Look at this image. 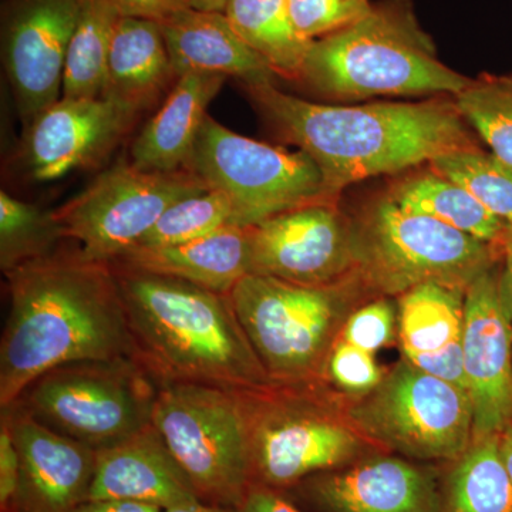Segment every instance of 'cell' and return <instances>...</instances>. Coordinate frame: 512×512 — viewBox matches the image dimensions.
<instances>
[{"label":"cell","mask_w":512,"mask_h":512,"mask_svg":"<svg viewBox=\"0 0 512 512\" xmlns=\"http://www.w3.org/2000/svg\"><path fill=\"white\" fill-rule=\"evenodd\" d=\"M10 309L0 340V407L37 377L80 360L134 359L113 264L60 251L6 272Z\"/></svg>","instance_id":"cell-1"},{"label":"cell","mask_w":512,"mask_h":512,"mask_svg":"<svg viewBox=\"0 0 512 512\" xmlns=\"http://www.w3.org/2000/svg\"><path fill=\"white\" fill-rule=\"evenodd\" d=\"M245 87L276 131L318 165L332 197L366 178L473 146L454 101L336 106L299 99L274 82Z\"/></svg>","instance_id":"cell-2"},{"label":"cell","mask_w":512,"mask_h":512,"mask_svg":"<svg viewBox=\"0 0 512 512\" xmlns=\"http://www.w3.org/2000/svg\"><path fill=\"white\" fill-rule=\"evenodd\" d=\"M113 266L134 360L158 387L195 383L259 390L275 384L228 295L171 276Z\"/></svg>","instance_id":"cell-3"},{"label":"cell","mask_w":512,"mask_h":512,"mask_svg":"<svg viewBox=\"0 0 512 512\" xmlns=\"http://www.w3.org/2000/svg\"><path fill=\"white\" fill-rule=\"evenodd\" d=\"M299 80L340 101L456 96L471 83L437 59L407 0H384L355 25L313 40Z\"/></svg>","instance_id":"cell-4"},{"label":"cell","mask_w":512,"mask_h":512,"mask_svg":"<svg viewBox=\"0 0 512 512\" xmlns=\"http://www.w3.org/2000/svg\"><path fill=\"white\" fill-rule=\"evenodd\" d=\"M241 393L254 484L285 493L306 478L383 453L350 423L346 394L328 383H275Z\"/></svg>","instance_id":"cell-5"},{"label":"cell","mask_w":512,"mask_h":512,"mask_svg":"<svg viewBox=\"0 0 512 512\" xmlns=\"http://www.w3.org/2000/svg\"><path fill=\"white\" fill-rule=\"evenodd\" d=\"M239 323L272 382H323L330 352L367 292L359 278L329 286L251 274L229 293Z\"/></svg>","instance_id":"cell-6"},{"label":"cell","mask_w":512,"mask_h":512,"mask_svg":"<svg viewBox=\"0 0 512 512\" xmlns=\"http://www.w3.org/2000/svg\"><path fill=\"white\" fill-rule=\"evenodd\" d=\"M352 227L355 275L369 296H400L427 282L467 289L503 256V245L406 210L390 195Z\"/></svg>","instance_id":"cell-7"},{"label":"cell","mask_w":512,"mask_h":512,"mask_svg":"<svg viewBox=\"0 0 512 512\" xmlns=\"http://www.w3.org/2000/svg\"><path fill=\"white\" fill-rule=\"evenodd\" d=\"M241 392L195 383L158 387L154 427L205 503L241 508L254 485Z\"/></svg>","instance_id":"cell-8"},{"label":"cell","mask_w":512,"mask_h":512,"mask_svg":"<svg viewBox=\"0 0 512 512\" xmlns=\"http://www.w3.org/2000/svg\"><path fill=\"white\" fill-rule=\"evenodd\" d=\"M157 393V383L130 357L80 360L37 377L13 404L100 450L150 426Z\"/></svg>","instance_id":"cell-9"},{"label":"cell","mask_w":512,"mask_h":512,"mask_svg":"<svg viewBox=\"0 0 512 512\" xmlns=\"http://www.w3.org/2000/svg\"><path fill=\"white\" fill-rule=\"evenodd\" d=\"M345 410L370 443L413 461L450 463L474 439L470 396L404 357L375 389L346 396Z\"/></svg>","instance_id":"cell-10"},{"label":"cell","mask_w":512,"mask_h":512,"mask_svg":"<svg viewBox=\"0 0 512 512\" xmlns=\"http://www.w3.org/2000/svg\"><path fill=\"white\" fill-rule=\"evenodd\" d=\"M187 170L228 195L238 227H255L286 211L333 201L318 165L308 154L241 136L210 114Z\"/></svg>","instance_id":"cell-11"},{"label":"cell","mask_w":512,"mask_h":512,"mask_svg":"<svg viewBox=\"0 0 512 512\" xmlns=\"http://www.w3.org/2000/svg\"><path fill=\"white\" fill-rule=\"evenodd\" d=\"M208 188L187 168L161 173L119 163L56 208L53 217L86 258L114 264L140 244L171 205Z\"/></svg>","instance_id":"cell-12"},{"label":"cell","mask_w":512,"mask_h":512,"mask_svg":"<svg viewBox=\"0 0 512 512\" xmlns=\"http://www.w3.org/2000/svg\"><path fill=\"white\" fill-rule=\"evenodd\" d=\"M355 271L352 222L333 201L286 211L251 227V274L329 286Z\"/></svg>","instance_id":"cell-13"},{"label":"cell","mask_w":512,"mask_h":512,"mask_svg":"<svg viewBox=\"0 0 512 512\" xmlns=\"http://www.w3.org/2000/svg\"><path fill=\"white\" fill-rule=\"evenodd\" d=\"M82 0H5L2 57L25 126L62 99L67 50Z\"/></svg>","instance_id":"cell-14"},{"label":"cell","mask_w":512,"mask_h":512,"mask_svg":"<svg viewBox=\"0 0 512 512\" xmlns=\"http://www.w3.org/2000/svg\"><path fill=\"white\" fill-rule=\"evenodd\" d=\"M501 268L494 265L478 276L464 302L461 340L474 439L512 427V325Z\"/></svg>","instance_id":"cell-15"},{"label":"cell","mask_w":512,"mask_h":512,"mask_svg":"<svg viewBox=\"0 0 512 512\" xmlns=\"http://www.w3.org/2000/svg\"><path fill=\"white\" fill-rule=\"evenodd\" d=\"M285 493L315 512H439L440 473L383 451Z\"/></svg>","instance_id":"cell-16"},{"label":"cell","mask_w":512,"mask_h":512,"mask_svg":"<svg viewBox=\"0 0 512 512\" xmlns=\"http://www.w3.org/2000/svg\"><path fill=\"white\" fill-rule=\"evenodd\" d=\"M20 457L16 504L23 512H72L89 500L96 450L50 429L25 409L2 410Z\"/></svg>","instance_id":"cell-17"},{"label":"cell","mask_w":512,"mask_h":512,"mask_svg":"<svg viewBox=\"0 0 512 512\" xmlns=\"http://www.w3.org/2000/svg\"><path fill=\"white\" fill-rule=\"evenodd\" d=\"M136 116L113 101L62 97L29 124L26 161L40 183L99 164Z\"/></svg>","instance_id":"cell-18"},{"label":"cell","mask_w":512,"mask_h":512,"mask_svg":"<svg viewBox=\"0 0 512 512\" xmlns=\"http://www.w3.org/2000/svg\"><path fill=\"white\" fill-rule=\"evenodd\" d=\"M89 500H126L167 510L200 500L151 423L134 436L96 450Z\"/></svg>","instance_id":"cell-19"},{"label":"cell","mask_w":512,"mask_h":512,"mask_svg":"<svg viewBox=\"0 0 512 512\" xmlns=\"http://www.w3.org/2000/svg\"><path fill=\"white\" fill-rule=\"evenodd\" d=\"M160 26L175 79L212 73L237 77L245 86L274 82L276 74L238 36L224 12L188 9Z\"/></svg>","instance_id":"cell-20"},{"label":"cell","mask_w":512,"mask_h":512,"mask_svg":"<svg viewBox=\"0 0 512 512\" xmlns=\"http://www.w3.org/2000/svg\"><path fill=\"white\" fill-rule=\"evenodd\" d=\"M114 264L229 295L251 275V227L229 225L184 244L134 248Z\"/></svg>","instance_id":"cell-21"},{"label":"cell","mask_w":512,"mask_h":512,"mask_svg":"<svg viewBox=\"0 0 512 512\" xmlns=\"http://www.w3.org/2000/svg\"><path fill=\"white\" fill-rule=\"evenodd\" d=\"M227 77L188 73L178 77L156 116L131 148V163L141 170L173 173L187 168L212 100Z\"/></svg>","instance_id":"cell-22"},{"label":"cell","mask_w":512,"mask_h":512,"mask_svg":"<svg viewBox=\"0 0 512 512\" xmlns=\"http://www.w3.org/2000/svg\"><path fill=\"white\" fill-rule=\"evenodd\" d=\"M173 77L160 23L134 18L117 20L101 97L137 116L157 99Z\"/></svg>","instance_id":"cell-23"},{"label":"cell","mask_w":512,"mask_h":512,"mask_svg":"<svg viewBox=\"0 0 512 512\" xmlns=\"http://www.w3.org/2000/svg\"><path fill=\"white\" fill-rule=\"evenodd\" d=\"M440 473L439 512H512V481L500 454V434L476 437Z\"/></svg>","instance_id":"cell-24"},{"label":"cell","mask_w":512,"mask_h":512,"mask_svg":"<svg viewBox=\"0 0 512 512\" xmlns=\"http://www.w3.org/2000/svg\"><path fill=\"white\" fill-rule=\"evenodd\" d=\"M389 195L406 210L427 215L488 244L503 245L511 228L470 192L433 170L407 178Z\"/></svg>","instance_id":"cell-25"},{"label":"cell","mask_w":512,"mask_h":512,"mask_svg":"<svg viewBox=\"0 0 512 512\" xmlns=\"http://www.w3.org/2000/svg\"><path fill=\"white\" fill-rule=\"evenodd\" d=\"M466 291L427 282L399 296L397 338L403 356L440 352L463 338Z\"/></svg>","instance_id":"cell-26"},{"label":"cell","mask_w":512,"mask_h":512,"mask_svg":"<svg viewBox=\"0 0 512 512\" xmlns=\"http://www.w3.org/2000/svg\"><path fill=\"white\" fill-rule=\"evenodd\" d=\"M225 15L276 76L299 80L312 42L293 25L288 0H229Z\"/></svg>","instance_id":"cell-27"},{"label":"cell","mask_w":512,"mask_h":512,"mask_svg":"<svg viewBox=\"0 0 512 512\" xmlns=\"http://www.w3.org/2000/svg\"><path fill=\"white\" fill-rule=\"evenodd\" d=\"M121 16L106 0H82L64 64L62 97L96 99L106 82L114 26Z\"/></svg>","instance_id":"cell-28"},{"label":"cell","mask_w":512,"mask_h":512,"mask_svg":"<svg viewBox=\"0 0 512 512\" xmlns=\"http://www.w3.org/2000/svg\"><path fill=\"white\" fill-rule=\"evenodd\" d=\"M430 168L470 192L512 228V168L503 161L470 146L437 156L430 161Z\"/></svg>","instance_id":"cell-29"},{"label":"cell","mask_w":512,"mask_h":512,"mask_svg":"<svg viewBox=\"0 0 512 512\" xmlns=\"http://www.w3.org/2000/svg\"><path fill=\"white\" fill-rule=\"evenodd\" d=\"M64 238L53 211L0 192V268L3 274L45 258Z\"/></svg>","instance_id":"cell-30"},{"label":"cell","mask_w":512,"mask_h":512,"mask_svg":"<svg viewBox=\"0 0 512 512\" xmlns=\"http://www.w3.org/2000/svg\"><path fill=\"white\" fill-rule=\"evenodd\" d=\"M454 104L491 154L512 168V77L471 80Z\"/></svg>","instance_id":"cell-31"},{"label":"cell","mask_w":512,"mask_h":512,"mask_svg":"<svg viewBox=\"0 0 512 512\" xmlns=\"http://www.w3.org/2000/svg\"><path fill=\"white\" fill-rule=\"evenodd\" d=\"M229 225H237L234 205L225 192L208 188L171 205L136 248L184 244Z\"/></svg>","instance_id":"cell-32"},{"label":"cell","mask_w":512,"mask_h":512,"mask_svg":"<svg viewBox=\"0 0 512 512\" xmlns=\"http://www.w3.org/2000/svg\"><path fill=\"white\" fill-rule=\"evenodd\" d=\"M293 25L303 39L313 42L349 28L369 15L372 0H288Z\"/></svg>","instance_id":"cell-33"},{"label":"cell","mask_w":512,"mask_h":512,"mask_svg":"<svg viewBox=\"0 0 512 512\" xmlns=\"http://www.w3.org/2000/svg\"><path fill=\"white\" fill-rule=\"evenodd\" d=\"M383 376L373 353L339 339L330 352L323 380L338 392L357 397L375 389Z\"/></svg>","instance_id":"cell-34"},{"label":"cell","mask_w":512,"mask_h":512,"mask_svg":"<svg viewBox=\"0 0 512 512\" xmlns=\"http://www.w3.org/2000/svg\"><path fill=\"white\" fill-rule=\"evenodd\" d=\"M397 335V309L386 298L359 306L343 325L339 339L375 353L392 345Z\"/></svg>","instance_id":"cell-35"},{"label":"cell","mask_w":512,"mask_h":512,"mask_svg":"<svg viewBox=\"0 0 512 512\" xmlns=\"http://www.w3.org/2000/svg\"><path fill=\"white\" fill-rule=\"evenodd\" d=\"M463 339V338H461ZM414 366L434 377L453 384L468 394L466 367H464L463 340L451 343L440 352L427 353V355L403 356ZM470 396V394H468Z\"/></svg>","instance_id":"cell-36"},{"label":"cell","mask_w":512,"mask_h":512,"mask_svg":"<svg viewBox=\"0 0 512 512\" xmlns=\"http://www.w3.org/2000/svg\"><path fill=\"white\" fill-rule=\"evenodd\" d=\"M20 485V457L5 420L0 423V508L16 504Z\"/></svg>","instance_id":"cell-37"},{"label":"cell","mask_w":512,"mask_h":512,"mask_svg":"<svg viewBox=\"0 0 512 512\" xmlns=\"http://www.w3.org/2000/svg\"><path fill=\"white\" fill-rule=\"evenodd\" d=\"M121 18L146 19L165 23L185 10L191 9L188 0H106Z\"/></svg>","instance_id":"cell-38"},{"label":"cell","mask_w":512,"mask_h":512,"mask_svg":"<svg viewBox=\"0 0 512 512\" xmlns=\"http://www.w3.org/2000/svg\"><path fill=\"white\" fill-rule=\"evenodd\" d=\"M239 510L241 512H303L282 491L258 484L252 485Z\"/></svg>","instance_id":"cell-39"},{"label":"cell","mask_w":512,"mask_h":512,"mask_svg":"<svg viewBox=\"0 0 512 512\" xmlns=\"http://www.w3.org/2000/svg\"><path fill=\"white\" fill-rule=\"evenodd\" d=\"M154 505L126 500H87L72 512H161Z\"/></svg>","instance_id":"cell-40"},{"label":"cell","mask_w":512,"mask_h":512,"mask_svg":"<svg viewBox=\"0 0 512 512\" xmlns=\"http://www.w3.org/2000/svg\"><path fill=\"white\" fill-rule=\"evenodd\" d=\"M503 268H501V284L508 313H510L512 325V228L508 231L503 244Z\"/></svg>","instance_id":"cell-41"},{"label":"cell","mask_w":512,"mask_h":512,"mask_svg":"<svg viewBox=\"0 0 512 512\" xmlns=\"http://www.w3.org/2000/svg\"><path fill=\"white\" fill-rule=\"evenodd\" d=\"M161 512H241L239 508L224 507V505L205 503V501L195 500L191 503L175 505Z\"/></svg>","instance_id":"cell-42"},{"label":"cell","mask_w":512,"mask_h":512,"mask_svg":"<svg viewBox=\"0 0 512 512\" xmlns=\"http://www.w3.org/2000/svg\"><path fill=\"white\" fill-rule=\"evenodd\" d=\"M500 454L505 470L512 481V427L500 434Z\"/></svg>","instance_id":"cell-43"},{"label":"cell","mask_w":512,"mask_h":512,"mask_svg":"<svg viewBox=\"0 0 512 512\" xmlns=\"http://www.w3.org/2000/svg\"><path fill=\"white\" fill-rule=\"evenodd\" d=\"M229 0H188L191 9L202 12H225Z\"/></svg>","instance_id":"cell-44"},{"label":"cell","mask_w":512,"mask_h":512,"mask_svg":"<svg viewBox=\"0 0 512 512\" xmlns=\"http://www.w3.org/2000/svg\"><path fill=\"white\" fill-rule=\"evenodd\" d=\"M0 512H23V511L20 510V508L18 507V504H12L6 508H0Z\"/></svg>","instance_id":"cell-45"}]
</instances>
